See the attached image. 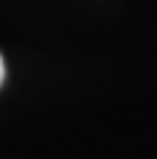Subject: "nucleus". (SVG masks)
<instances>
[{"label":"nucleus","mask_w":157,"mask_h":159,"mask_svg":"<svg viewBox=\"0 0 157 159\" xmlns=\"http://www.w3.org/2000/svg\"><path fill=\"white\" fill-rule=\"evenodd\" d=\"M2 80H5V62H2V55H0V87H2Z\"/></svg>","instance_id":"1"}]
</instances>
